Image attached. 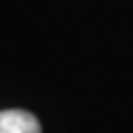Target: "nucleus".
<instances>
[{
  "label": "nucleus",
  "mask_w": 133,
  "mask_h": 133,
  "mask_svg": "<svg viewBox=\"0 0 133 133\" xmlns=\"http://www.w3.org/2000/svg\"><path fill=\"white\" fill-rule=\"evenodd\" d=\"M0 133H42L35 115L26 110H2L0 112Z\"/></svg>",
  "instance_id": "nucleus-1"
}]
</instances>
